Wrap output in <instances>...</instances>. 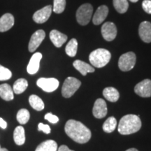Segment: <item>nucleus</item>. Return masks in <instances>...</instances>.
I'll list each match as a JSON object with an SVG mask.
<instances>
[{
	"mask_svg": "<svg viewBox=\"0 0 151 151\" xmlns=\"http://www.w3.org/2000/svg\"><path fill=\"white\" fill-rule=\"evenodd\" d=\"M30 118V114L28 110L25 109H22L18 111L17 113L16 118L18 122L21 124H24L29 121Z\"/></svg>",
	"mask_w": 151,
	"mask_h": 151,
	"instance_id": "28",
	"label": "nucleus"
},
{
	"mask_svg": "<svg viewBox=\"0 0 151 151\" xmlns=\"http://www.w3.org/2000/svg\"><path fill=\"white\" fill-rule=\"evenodd\" d=\"M50 39L57 48H60L67 40V36L56 29L50 32Z\"/></svg>",
	"mask_w": 151,
	"mask_h": 151,
	"instance_id": "17",
	"label": "nucleus"
},
{
	"mask_svg": "<svg viewBox=\"0 0 151 151\" xmlns=\"http://www.w3.org/2000/svg\"><path fill=\"white\" fill-rule=\"evenodd\" d=\"M0 151H9V150H7L6 148H1V149H0Z\"/></svg>",
	"mask_w": 151,
	"mask_h": 151,
	"instance_id": "37",
	"label": "nucleus"
},
{
	"mask_svg": "<svg viewBox=\"0 0 151 151\" xmlns=\"http://www.w3.org/2000/svg\"><path fill=\"white\" fill-rule=\"evenodd\" d=\"M58 144L53 140H47L39 144L35 151H57Z\"/></svg>",
	"mask_w": 151,
	"mask_h": 151,
	"instance_id": "22",
	"label": "nucleus"
},
{
	"mask_svg": "<svg viewBox=\"0 0 151 151\" xmlns=\"http://www.w3.org/2000/svg\"><path fill=\"white\" fill-rule=\"evenodd\" d=\"M44 118L46 119V120H48V122H51V123H52V124H55L58 121H59V118H58V116L52 114L51 113H46V114L45 115Z\"/></svg>",
	"mask_w": 151,
	"mask_h": 151,
	"instance_id": "31",
	"label": "nucleus"
},
{
	"mask_svg": "<svg viewBox=\"0 0 151 151\" xmlns=\"http://www.w3.org/2000/svg\"><path fill=\"white\" fill-rule=\"evenodd\" d=\"M29 104L36 111H41L44 109V103L40 97L36 94H32L29 98Z\"/></svg>",
	"mask_w": 151,
	"mask_h": 151,
	"instance_id": "23",
	"label": "nucleus"
},
{
	"mask_svg": "<svg viewBox=\"0 0 151 151\" xmlns=\"http://www.w3.org/2000/svg\"><path fill=\"white\" fill-rule=\"evenodd\" d=\"M14 17L11 14H5L0 18V32L8 31L14 25Z\"/></svg>",
	"mask_w": 151,
	"mask_h": 151,
	"instance_id": "16",
	"label": "nucleus"
},
{
	"mask_svg": "<svg viewBox=\"0 0 151 151\" xmlns=\"http://www.w3.org/2000/svg\"><path fill=\"white\" fill-rule=\"evenodd\" d=\"M142 8L147 14H151V0H144L142 2Z\"/></svg>",
	"mask_w": 151,
	"mask_h": 151,
	"instance_id": "32",
	"label": "nucleus"
},
{
	"mask_svg": "<svg viewBox=\"0 0 151 151\" xmlns=\"http://www.w3.org/2000/svg\"><path fill=\"white\" fill-rule=\"evenodd\" d=\"M66 7V0H54L52 11L55 14H62Z\"/></svg>",
	"mask_w": 151,
	"mask_h": 151,
	"instance_id": "29",
	"label": "nucleus"
},
{
	"mask_svg": "<svg viewBox=\"0 0 151 151\" xmlns=\"http://www.w3.org/2000/svg\"><path fill=\"white\" fill-rule=\"evenodd\" d=\"M46 37V33L42 29H39L32 35L29 42L28 49L30 52H34L38 47L40 46L43 39Z\"/></svg>",
	"mask_w": 151,
	"mask_h": 151,
	"instance_id": "9",
	"label": "nucleus"
},
{
	"mask_svg": "<svg viewBox=\"0 0 151 151\" xmlns=\"http://www.w3.org/2000/svg\"><path fill=\"white\" fill-rule=\"evenodd\" d=\"M103 95L106 99L111 102H116L120 97L119 92L116 88L112 87H108L104 88L103 91Z\"/></svg>",
	"mask_w": 151,
	"mask_h": 151,
	"instance_id": "20",
	"label": "nucleus"
},
{
	"mask_svg": "<svg viewBox=\"0 0 151 151\" xmlns=\"http://www.w3.org/2000/svg\"><path fill=\"white\" fill-rule=\"evenodd\" d=\"M113 6L119 14H124L129 8L127 0H113Z\"/></svg>",
	"mask_w": 151,
	"mask_h": 151,
	"instance_id": "26",
	"label": "nucleus"
},
{
	"mask_svg": "<svg viewBox=\"0 0 151 151\" xmlns=\"http://www.w3.org/2000/svg\"><path fill=\"white\" fill-rule=\"evenodd\" d=\"M111 58V54L108 50L104 48H98L90 54L89 60L94 67L101 68L109 63Z\"/></svg>",
	"mask_w": 151,
	"mask_h": 151,
	"instance_id": "3",
	"label": "nucleus"
},
{
	"mask_svg": "<svg viewBox=\"0 0 151 151\" xmlns=\"http://www.w3.org/2000/svg\"><path fill=\"white\" fill-rule=\"evenodd\" d=\"M93 116L96 118H103L107 114V106L106 103L102 99H98L95 101L92 109Z\"/></svg>",
	"mask_w": 151,
	"mask_h": 151,
	"instance_id": "12",
	"label": "nucleus"
},
{
	"mask_svg": "<svg viewBox=\"0 0 151 151\" xmlns=\"http://www.w3.org/2000/svg\"><path fill=\"white\" fill-rule=\"evenodd\" d=\"M12 76V73L9 69L0 65V81H7Z\"/></svg>",
	"mask_w": 151,
	"mask_h": 151,
	"instance_id": "30",
	"label": "nucleus"
},
{
	"mask_svg": "<svg viewBox=\"0 0 151 151\" xmlns=\"http://www.w3.org/2000/svg\"><path fill=\"white\" fill-rule=\"evenodd\" d=\"M58 151H74V150H71L68 148L67 146H65V145H62V146H61L59 148H58Z\"/></svg>",
	"mask_w": 151,
	"mask_h": 151,
	"instance_id": "35",
	"label": "nucleus"
},
{
	"mask_svg": "<svg viewBox=\"0 0 151 151\" xmlns=\"http://www.w3.org/2000/svg\"><path fill=\"white\" fill-rule=\"evenodd\" d=\"M14 139L16 144L18 146H22L25 142L24 129L22 126H18L16 127L14 132Z\"/></svg>",
	"mask_w": 151,
	"mask_h": 151,
	"instance_id": "21",
	"label": "nucleus"
},
{
	"mask_svg": "<svg viewBox=\"0 0 151 151\" xmlns=\"http://www.w3.org/2000/svg\"><path fill=\"white\" fill-rule=\"evenodd\" d=\"M0 97L5 101H11L14 99V91L9 84L0 85Z\"/></svg>",
	"mask_w": 151,
	"mask_h": 151,
	"instance_id": "19",
	"label": "nucleus"
},
{
	"mask_svg": "<svg viewBox=\"0 0 151 151\" xmlns=\"http://www.w3.org/2000/svg\"><path fill=\"white\" fill-rule=\"evenodd\" d=\"M73 66L83 76H86L88 73H92L94 71V68L91 67V65L79 60H75L73 63Z\"/></svg>",
	"mask_w": 151,
	"mask_h": 151,
	"instance_id": "18",
	"label": "nucleus"
},
{
	"mask_svg": "<svg viewBox=\"0 0 151 151\" xmlns=\"http://www.w3.org/2000/svg\"><path fill=\"white\" fill-rule=\"evenodd\" d=\"M101 35L104 39L107 41H111L116 39L117 28L116 24L112 22H106L101 27Z\"/></svg>",
	"mask_w": 151,
	"mask_h": 151,
	"instance_id": "8",
	"label": "nucleus"
},
{
	"mask_svg": "<svg viewBox=\"0 0 151 151\" xmlns=\"http://www.w3.org/2000/svg\"><path fill=\"white\" fill-rule=\"evenodd\" d=\"M78 50V41L76 39H71L65 48V52L69 57H75Z\"/></svg>",
	"mask_w": 151,
	"mask_h": 151,
	"instance_id": "25",
	"label": "nucleus"
},
{
	"mask_svg": "<svg viewBox=\"0 0 151 151\" xmlns=\"http://www.w3.org/2000/svg\"><path fill=\"white\" fill-rule=\"evenodd\" d=\"M65 130L67 135L73 141L78 143H86L91 138L90 130L82 122L75 120H69L65 124Z\"/></svg>",
	"mask_w": 151,
	"mask_h": 151,
	"instance_id": "1",
	"label": "nucleus"
},
{
	"mask_svg": "<svg viewBox=\"0 0 151 151\" xmlns=\"http://www.w3.org/2000/svg\"><path fill=\"white\" fill-rule=\"evenodd\" d=\"M28 87V82L24 78H19L14 83L13 91L16 94H20L25 91Z\"/></svg>",
	"mask_w": 151,
	"mask_h": 151,
	"instance_id": "24",
	"label": "nucleus"
},
{
	"mask_svg": "<svg viewBox=\"0 0 151 151\" xmlns=\"http://www.w3.org/2000/svg\"><path fill=\"white\" fill-rule=\"evenodd\" d=\"M38 128H39V131H42L43 132H44L45 134H50V127H49V125H48V124H44L43 123H41V122H40V123L39 124V125H38Z\"/></svg>",
	"mask_w": 151,
	"mask_h": 151,
	"instance_id": "33",
	"label": "nucleus"
},
{
	"mask_svg": "<svg viewBox=\"0 0 151 151\" xmlns=\"http://www.w3.org/2000/svg\"><path fill=\"white\" fill-rule=\"evenodd\" d=\"M93 8L90 4L81 5L76 11V20L81 25H86L91 20Z\"/></svg>",
	"mask_w": 151,
	"mask_h": 151,
	"instance_id": "5",
	"label": "nucleus"
},
{
	"mask_svg": "<svg viewBox=\"0 0 151 151\" xmlns=\"http://www.w3.org/2000/svg\"><path fill=\"white\" fill-rule=\"evenodd\" d=\"M81 86V82L74 77H68L64 82L62 94L64 97L69 98L73 95Z\"/></svg>",
	"mask_w": 151,
	"mask_h": 151,
	"instance_id": "4",
	"label": "nucleus"
},
{
	"mask_svg": "<svg viewBox=\"0 0 151 151\" xmlns=\"http://www.w3.org/2000/svg\"><path fill=\"white\" fill-rule=\"evenodd\" d=\"M117 120L114 117H109L103 124V130L106 133H111L116 129Z\"/></svg>",
	"mask_w": 151,
	"mask_h": 151,
	"instance_id": "27",
	"label": "nucleus"
},
{
	"mask_svg": "<svg viewBox=\"0 0 151 151\" xmlns=\"http://www.w3.org/2000/svg\"><path fill=\"white\" fill-rule=\"evenodd\" d=\"M135 93L141 97H151V80L145 79L134 87Z\"/></svg>",
	"mask_w": 151,
	"mask_h": 151,
	"instance_id": "10",
	"label": "nucleus"
},
{
	"mask_svg": "<svg viewBox=\"0 0 151 151\" xmlns=\"http://www.w3.org/2000/svg\"><path fill=\"white\" fill-rule=\"evenodd\" d=\"M129 1H132V2H133V3H136V2H137L139 0H129Z\"/></svg>",
	"mask_w": 151,
	"mask_h": 151,
	"instance_id": "38",
	"label": "nucleus"
},
{
	"mask_svg": "<svg viewBox=\"0 0 151 151\" xmlns=\"http://www.w3.org/2000/svg\"><path fill=\"white\" fill-rule=\"evenodd\" d=\"M38 87L46 92H52L58 89L60 83L55 78H41L37 81Z\"/></svg>",
	"mask_w": 151,
	"mask_h": 151,
	"instance_id": "7",
	"label": "nucleus"
},
{
	"mask_svg": "<svg viewBox=\"0 0 151 151\" xmlns=\"http://www.w3.org/2000/svg\"><path fill=\"white\" fill-rule=\"evenodd\" d=\"M139 35L141 39L145 43L151 42V23L148 21H143L139 25Z\"/></svg>",
	"mask_w": 151,
	"mask_h": 151,
	"instance_id": "13",
	"label": "nucleus"
},
{
	"mask_svg": "<svg viewBox=\"0 0 151 151\" xmlns=\"http://www.w3.org/2000/svg\"><path fill=\"white\" fill-rule=\"evenodd\" d=\"M42 58V54L41 52H35L32 56L27 67V71L29 74L33 75L37 73L40 67V61Z\"/></svg>",
	"mask_w": 151,
	"mask_h": 151,
	"instance_id": "14",
	"label": "nucleus"
},
{
	"mask_svg": "<svg viewBox=\"0 0 151 151\" xmlns=\"http://www.w3.org/2000/svg\"><path fill=\"white\" fill-rule=\"evenodd\" d=\"M137 57L134 52H128L120 56L118 60L119 69L122 71L132 70L136 64Z\"/></svg>",
	"mask_w": 151,
	"mask_h": 151,
	"instance_id": "6",
	"label": "nucleus"
},
{
	"mask_svg": "<svg viewBox=\"0 0 151 151\" xmlns=\"http://www.w3.org/2000/svg\"><path fill=\"white\" fill-rule=\"evenodd\" d=\"M126 151H139V150H138L137 149H136V148H129Z\"/></svg>",
	"mask_w": 151,
	"mask_h": 151,
	"instance_id": "36",
	"label": "nucleus"
},
{
	"mask_svg": "<svg viewBox=\"0 0 151 151\" xmlns=\"http://www.w3.org/2000/svg\"><path fill=\"white\" fill-rule=\"evenodd\" d=\"M6 127H7L6 122L3 118H0V127H1L2 129H6Z\"/></svg>",
	"mask_w": 151,
	"mask_h": 151,
	"instance_id": "34",
	"label": "nucleus"
},
{
	"mask_svg": "<svg viewBox=\"0 0 151 151\" xmlns=\"http://www.w3.org/2000/svg\"><path fill=\"white\" fill-rule=\"evenodd\" d=\"M0 149H1V146H0Z\"/></svg>",
	"mask_w": 151,
	"mask_h": 151,
	"instance_id": "39",
	"label": "nucleus"
},
{
	"mask_svg": "<svg viewBox=\"0 0 151 151\" xmlns=\"http://www.w3.org/2000/svg\"><path fill=\"white\" fill-rule=\"evenodd\" d=\"M52 13V6L50 5L46 6L43 7L40 10H38L33 15V20L35 22L38 24H42L46 22L50 18V15Z\"/></svg>",
	"mask_w": 151,
	"mask_h": 151,
	"instance_id": "11",
	"label": "nucleus"
},
{
	"mask_svg": "<svg viewBox=\"0 0 151 151\" xmlns=\"http://www.w3.org/2000/svg\"><path fill=\"white\" fill-rule=\"evenodd\" d=\"M109 14V9L106 6L102 5L100 6L96 12L94 13L93 18H92V22L95 25H99L106 18Z\"/></svg>",
	"mask_w": 151,
	"mask_h": 151,
	"instance_id": "15",
	"label": "nucleus"
},
{
	"mask_svg": "<svg viewBox=\"0 0 151 151\" xmlns=\"http://www.w3.org/2000/svg\"><path fill=\"white\" fill-rule=\"evenodd\" d=\"M141 120L139 116L128 114L120 119L118 124V132L122 135L136 133L141 129Z\"/></svg>",
	"mask_w": 151,
	"mask_h": 151,
	"instance_id": "2",
	"label": "nucleus"
}]
</instances>
